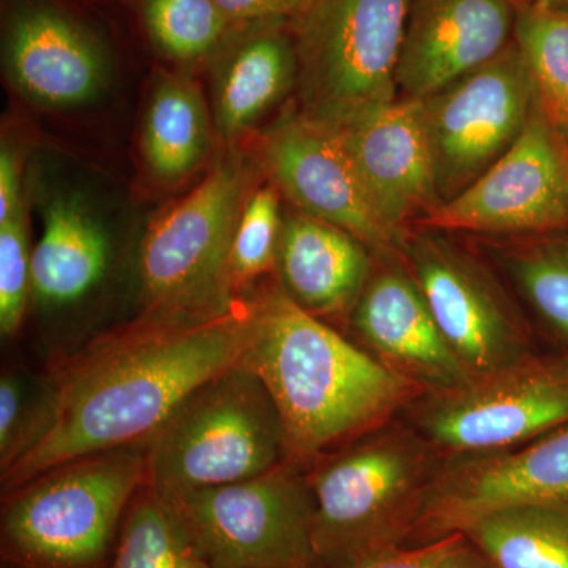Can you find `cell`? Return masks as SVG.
I'll return each mask as SVG.
<instances>
[{
  "label": "cell",
  "mask_w": 568,
  "mask_h": 568,
  "mask_svg": "<svg viewBox=\"0 0 568 568\" xmlns=\"http://www.w3.org/2000/svg\"><path fill=\"white\" fill-rule=\"evenodd\" d=\"M250 295L223 315L136 320L100 334L52 368L43 435L2 474L7 493L52 467L148 443L186 396L248 353Z\"/></svg>",
  "instance_id": "cell-1"
},
{
  "label": "cell",
  "mask_w": 568,
  "mask_h": 568,
  "mask_svg": "<svg viewBox=\"0 0 568 568\" xmlns=\"http://www.w3.org/2000/svg\"><path fill=\"white\" fill-rule=\"evenodd\" d=\"M248 295L254 334L242 362L263 381L278 410L291 465L308 469L324 455L390 424L425 395L294 304L276 280Z\"/></svg>",
  "instance_id": "cell-2"
},
{
  "label": "cell",
  "mask_w": 568,
  "mask_h": 568,
  "mask_svg": "<svg viewBox=\"0 0 568 568\" xmlns=\"http://www.w3.org/2000/svg\"><path fill=\"white\" fill-rule=\"evenodd\" d=\"M439 455L409 424L381 426L305 469L320 564L343 568L413 537Z\"/></svg>",
  "instance_id": "cell-3"
},
{
  "label": "cell",
  "mask_w": 568,
  "mask_h": 568,
  "mask_svg": "<svg viewBox=\"0 0 568 568\" xmlns=\"http://www.w3.org/2000/svg\"><path fill=\"white\" fill-rule=\"evenodd\" d=\"M224 148L190 192L145 224L136 254L142 313L209 317L242 301L231 278V253L261 164L239 145Z\"/></svg>",
  "instance_id": "cell-4"
},
{
  "label": "cell",
  "mask_w": 568,
  "mask_h": 568,
  "mask_svg": "<svg viewBox=\"0 0 568 568\" xmlns=\"http://www.w3.org/2000/svg\"><path fill=\"white\" fill-rule=\"evenodd\" d=\"M145 484V444L71 459L11 489L2 547L21 568H99Z\"/></svg>",
  "instance_id": "cell-5"
},
{
  "label": "cell",
  "mask_w": 568,
  "mask_h": 568,
  "mask_svg": "<svg viewBox=\"0 0 568 568\" xmlns=\"http://www.w3.org/2000/svg\"><path fill=\"white\" fill-rule=\"evenodd\" d=\"M284 462L278 410L241 362L186 396L145 443V485L173 496L248 480Z\"/></svg>",
  "instance_id": "cell-6"
},
{
  "label": "cell",
  "mask_w": 568,
  "mask_h": 568,
  "mask_svg": "<svg viewBox=\"0 0 568 568\" xmlns=\"http://www.w3.org/2000/svg\"><path fill=\"white\" fill-rule=\"evenodd\" d=\"M112 189L104 175L58 152L29 164L26 196L40 226L32 245V302L41 310L82 305L110 278L126 213Z\"/></svg>",
  "instance_id": "cell-7"
},
{
  "label": "cell",
  "mask_w": 568,
  "mask_h": 568,
  "mask_svg": "<svg viewBox=\"0 0 568 568\" xmlns=\"http://www.w3.org/2000/svg\"><path fill=\"white\" fill-rule=\"evenodd\" d=\"M106 9L92 0H0V55L10 88L44 111L102 102L122 58Z\"/></svg>",
  "instance_id": "cell-8"
},
{
  "label": "cell",
  "mask_w": 568,
  "mask_h": 568,
  "mask_svg": "<svg viewBox=\"0 0 568 568\" xmlns=\"http://www.w3.org/2000/svg\"><path fill=\"white\" fill-rule=\"evenodd\" d=\"M410 0H308L293 20L304 111L320 122L399 99Z\"/></svg>",
  "instance_id": "cell-9"
},
{
  "label": "cell",
  "mask_w": 568,
  "mask_h": 568,
  "mask_svg": "<svg viewBox=\"0 0 568 568\" xmlns=\"http://www.w3.org/2000/svg\"><path fill=\"white\" fill-rule=\"evenodd\" d=\"M160 496V495H159ZM209 568H317L305 469L160 496Z\"/></svg>",
  "instance_id": "cell-10"
},
{
  "label": "cell",
  "mask_w": 568,
  "mask_h": 568,
  "mask_svg": "<svg viewBox=\"0 0 568 568\" xmlns=\"http://www.w3.org/2000/svg\"><path fill=\"white\" fill-rule=\"evenodd\" d=\"M406 414L440 459L519 446L568 425V355H523L422 395Z\"/></svg>",
  "instance_id": "cell-11"
},
{
  "label": "cell",
  "mask_w": 568,
  "mask_h": 568,
  "mask_svg": "<svg viewBox=\"0 0 568 568\" xmlns=\"http://www.w3.org/2000/svg\"><path fill=\"white\" fill-rule=\"evenodd\" d=\"M536 100L515 41L422 100L439 205L465 192L517 142Z\"/></svg>",
  "instance_id": "cell-12"
},
{
  "label": "cell",
  "mask_w": 568,
  "mask_h": 568,
  "mask_svg": "<svg viewBox=\"0 0 568 568\" xmlns=\"http://www.w3.org/2000/svg\"><path fill=\"white\" fill-rule=\"evenodd\" d=\"M422 224L447 233H568V142L537 100L517 142Z\"/></svg>",
  "instance_id": "cell-13"
},
{
  "label": "cell",
  "mask_w": 568,
  "mask_h": 568,
  "mask_svg": "<svg viewBox=\"0 0 568 568\" xmlns=\"http://www.w3.org/2000/svg\"><path fill=\"white\" fill-rule=\"evenodd\" d=\"M399 253L440 334L469 376L530 353L521 317L476 257L433 230L406 234Z\"/></svg>",
  "instance_id": "cell-14"
},
{
  "label": "cell",
  "mask_w": 568,
  "mask_h": 568,
  "mask_svg": "<svg viewBox=\"0 0 568 568\" xmlns=\"http://www.w3.org/2000/svg\"><path fill=\"white\" fill-rule=\"evenodd\" d=\"M544 504H568V425L504 450L440 459L413 537L424 544L495 511Z\"/></svg>",
  "instance_id": "cell-15"
},
{
  "label": "cell",
  "mask_w": 568,
  "mask_h": 568,
  "mask_svg": "<svg viewBox=\"0 0 568 568\" xmlns=\"http://www.w3.org/2000/svg\"><path fill=\"white\" fill-rule=\"evenodd\" d=\"M323 123L345 149L381 222L402 241L410 223L439 205L422 100L399 97Z\"/></svg>",
  "instance_id": "cell-16"
},
{
  "label": "cell",
  "mask_w": 568,
  "mask_h": 568,
  "mask_svg": "<svg viewBox=\"0 0 568 568\" xmlns=\"http://www.w3.org/2000/svg\"><path fill=\"white\" fill-rule=\"evenodd\" d=\"M260 164L297 211L342 227L376 256L399 252L402 239L381 222L349 156L323 122L284 119L261 141Z\"/></svg>",
  "instance_id": "cell-17"
},
{
  "label": "cell",
  "mask_w": 568,
  "mask_h": 568,
  "mask_svg": "<svg viewBox=\"0 0 568 568\" xmlns=\"http://www.w3.org/2000/svg\"><path fill=\"white\" fill-rule=\"evenodd\" d=\"M394 254V253H392ZM377 256L349 317L364 349L424 394L446 390L469 377L437 327L405 261Z\"/></svg>",
  "instance_id": "cell-18"
},
{
  "label": "cell",
  "mask_w": 568,
  "mask_h": 568,
  "mask_svg": "<svg viewBox=\"0 0 568 568\" xmlns=\"http://www.w3.org/2000/svg\"><path fill=\"white\" fill-rule=\"evenodd\" d=\"M514 0H410L396 84L424 100L493 61L514 41Z\"/></svg>",
  "instance_id": "cell-19"
},
{
  "label": "cell",
  "mask_w": 568,
  "mask_h": 568,
  "mask_svg": "<svg viewBox=\"0 0 568 568\" xmlns=\"http://www.w3.org/2000/svg\"><path fill=\"white\" fill-rule=\"evenodd\" d=\"M205 69L219 142L239 145L297 84L293 21L237 26Z\"/></svg>",
  "instance_id": "cell-20"
},
{
  "label": "cell",
  "mask_w": 568,
  "mask_h": 568,
  "mask_svg": "<svg viewBox=\"0 0 568 568\" xmlns=\"http://www.w3.org/2000/svg\"><path fill=\"white\" fill-rule=\"evenodd\" d=\"M373 268L375 253L353 234L294 207L284 213L275 280L310 315L349 323Z\"/></svg>",
  "instance_id": "cell-21"
},
{
  "label": "cell",
  "mask_w": 568,
  "mask_h": 568,
  "mask_svg": "<svg viewBox=\"0 0 568 568\" xmlns=\"http://www.w3.org/2000/svg\"><path fill=\"white\" fill-rule=\"evenodd\" d=\"M140 123L144 173L162 189H175L204 170L219 141L212 108L193 71L159 65L149 82Z\"/></svg>",
  "instance_id": "cell-22"
},
{
  "label": "cell",
  "mask_w": 568,
  "mask_h": 568,
  "mask_svg": "<svg viewBox=\"0 0 568 568\" xmlns=\"http://www.w3.org/2000/svg\"><path fill=\"white\" fill-rule=\"evenodd\" d=\"M144 44L162 65L207 67L237 26L215 0H125Z\"/></svg>",
  "instance_id": "cell-23"
},
{
  "label": "cell",
  "mask_w": 568,
  "mask_h": 568,
  "mask_svg": "<svg viewBox=\"0 0 568 568\" xmlns=\"http://www.w3.org/2000/svg\"><path fill=\"white\" fill-rule=\"evenodd\" d=\"M465 534L495 568H568V504L506 508Z\"/></svg>",
  "instance_id": "cell-24"
},
{
  "label": "cell",
  "mask_w": 568,
  "mask_h": 568,
  "mask_svg": "<svg viewBox=\"0 0 568 568\" xmlns=\"http://www.w3.org/2000/svg\"><path fill=\"white\" fill-rule=\"evenodd\" d=\"M110 568H209L173 511L152 488L134 496Z\"/></svg>",
  "instance_id": "cell-25"
},
{
  "label": "cell",
  "mask_w": 568,
  "mask_h": 568,
  "mask_svg": "<svg viewBox=\"0 0 568 568\" xmlns=\"http://www.w3.org/2000/svg\"><path fill=\"white\" fill-rule=\"evenodd\" d=\"M514 41L541 110L568 142V14L517 10Z\"/></svg>",
  "instance_id": "cell-26"
},
{
  "label": "cell",
  "mask_w": 568,
  "mask_h": 568,
  "mask_svg": "<svg viewBox=\"0 0 568 568\" xmlns=\"http://www.w3.org/2000/svg\"><path fill=\"white\" fill-rule=\"evenodd\" d=\"M508 267L530 308L568 343V233L536 235L510 253Z\"/></svg>",
  "instance_id": "cell-27"
},
{
  "label": "cell",
  "mask_w": 568,
  "mask_h": 568,
  "mask_svg": "<svg viewBox=\"0 0 568 568\" xmlns=\"http://www.w3.org/2000/svg\"><path fill=\"white\" fill-rule=\"evenodd\" d=\"M282 197L271 181L256 183L242 209L231 253V278L237 297L252 293L263 276H275L284 216Z\"/></svg>",
  "instance_id": "cell-28"
},
{
  "label": "cell",
  "mask_w": 568,
  "mask_h": 568,
  "mask_svg": "<svg viewBox=\"0 0 568 568\" xmlns=\"http://www.w3.org/2000/svg\"><path fill=\"white\" fill-rule=\"evenodd\" d=\"M29 204L0 222V332L6 338L20 332L32 302V242Z\"/></svg>",
  "instance_id": "cell-29"
},
{
  "label": "cell",
  "mask_w": 568,
  "mask_h": 568,
  "mask_svg": "<svg viewBox=\"0 0 568 568\" xmlns=\"http://www.w3.org/2000/svg\"><path fill=\"white\" fill-rule=\"evenodd\" d=\"M47 418V381L40 392H32L18 373H6L0 379V473L39 443Z\"/></svg>",
  "instance_id": "cell-30"
},
{
  "label": "cell",
  "mask_w": 568,
  "mask_h": 568,
  "mask_svg": "<svg viewBox=\"0 0 568 568\" xmlns=\"http://www.w3.org/2000/svg\"><path fill=\"white\" fill-rule=\"evenodd\" d=\"M343 568H495L465 532L373 552Z\"/></svg>",
  "instance_id": "cell-31"
},
{
  "label": "cell",
  "mask_w": 568,
  "mask_h": 568,
  "mask_svg": "<svg viewBox=\"0 0 568 568\" xmlns=\"http://www.w3.org/2000/svg\"><path fill=\"white\" fill-rule=\"evenodd\" d=\"M308 0H215L235 26L257 21H293Z\"/></svg>",
  "instance_id": "cell-32"
},
{
  "label": "cell",
  "mask_w": 568,
  "mask_h": 568,
  "mask_svg": "<svg viewBox=\"0 0 568 568\" xmlns=\"http://www.w3.org/2000/svg\"><path fill=\"white\" fill-rule=\"evenodd\" d=\"M24 164L17 145L7 136L0 144V222L10 219L26 203Z\"/></svg>",
  "instance_id": "cell-33"
},
{
  "label": "cell",
  "mask_w": 568,
  "mask_h": 568,
  "mask_svg": "<svg viewBox=\"0 0 568 568\" xmlns=\"http://www.w3.org/2000/svg\"><path fill=\"white\" fill-rule=\"evenodd\" d=\"M517 10L568 14V0H514Z\"/></svg>",
  "instance_id": "cell-34"
},
{
  "label": "cell",
  "mask_w": 568,
  "mask_h": 568,
  "mask_svg": "<svg viewBox=\"0 0 568 568\" xmlns=\"http://www.w3.org/2000/svg\"><path fill=\"white\" fill-rule=\"evenodd\" d=\"M92 2L102 3V6H123L125 3V0H92Z\"/></svg>",
  "instance_id": "cell-35"
},
{
  "label": "cell",
  "mask_w": 568,
  "mask_h": 568,
  "mask_svg": "<svg viewBox=\"0 0 568 568\" xmlns=\"http://www.w3.org/2000/svg\"><path fill=\"white\" fill-rule=\"evenodd\" d=\"M10 568H21V567L13 566V567H10Z\"/></svg>",
  "instance_id": "cell-36"
}]
</instances>
